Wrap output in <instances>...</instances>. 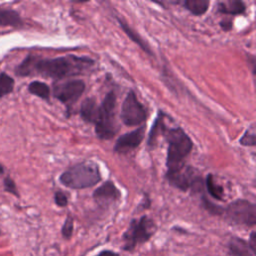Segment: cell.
<instances>
[{
	"instance_id": "6da1fadb",
	"label": "cell",
	"mask_w": 256,
	"mask_h": 256,
	"mask_svg": "<svg viewBox=\"0 0 256 256\" xmlns=\"http://www.w3.org/2000/svg\"><path fill=\"white\" fill-rule=\"evenodd\" d=\"M92 64L93 61L91 59L74 55L48 59H38L35 56L29 55L17 66L16 74L19 76L39 74L59 80L78 75Z\"/></svg>"
},
{
	"instance_id": "7a4b0ae2",
	"label": "cell",
	"mask_w": 256,
	"mask_h": 256,
	"mask_svg": "<svg viewBox=\"0 0 256 256\" xmlns=\"http://www.w3.org/2000/svg\"><path fill=\"white\" fill-rule=\"evenodd\" d=\"M162 134L165 136L168 142V151L166 159L167 173L179 171L184 167L183 160L190 153L193 147L192 140L179 127L167 129L165 126Z\"/></svg>"
},
{
	"instance_id": "3957f363",
	"label": "cell",
	"mask_w": 256,
	"mask_h": 256,
	"mask_svg": "<svg viewBox=\"0 0 256 256\" xmlns=\"http://www.w3.org/2000/svg\"><path fill=\"white\" fill-rule=\"evenodd\" d=\"M60 182L71 189H85L101 180L98 166L92 162H83L72 166L59 177Z\"/></svg>"
},
{
	"instance_id": "277c9868",
	"label": "cell",
	"mask_w": 256,
	"mask_h": 256,
	"mask_svg": "<svg viewBox=\"0 0 256 256\" xmlns=\"http://www.w3.org/2000/svg\"><path fill=\"white\" fill-rule=\"evenodd\" d=\"M116 95L114 91L106 94L101 105L98 106L93 124L95 125V133L98 138L108 140L117 133V125L115 120Z\"/></svg>"
},
{
	"instance_id": "5b68a950",
	"label": "cell",
	"mask_w": 256,
	"mask_h": 256,
	"mask_svg": "<svg viewBox=\"0 0 256 256\" xmlns=\"http://www.w3.org/2000/svg\"><path fill=\"white\" fill-rule=\"evenodd\" d=\"M156 225L148 216L133 219L122 235V249L128 252L134 251L138 244L147 242L155 233Z\"/></svg>"
},
{
	"instance_id": "8992f818",
	"label": "cell",
	"mask_w": 256,
	"mask_h": 256,
	"mask_svg": "<svg viewBox=\"0 0 256 256\" xmlns=\"http://www.w3.org/2000/svg\"><path fill=\"white\" fill-rule=\"evenodd\" d=\"M227 220L233 224L254 226L256 224V206L244 199H238L230 203L224 209Z\"/></svg>"
},
{
	"instance_id": "52a82bcc",
	"label": "cell",
	"mask_w": 256,
	"mask_h": 256,
	"mask_svg": "<svg viewBox=\"0 0 256 256\" xmlns=\"http://www.w3.org/2000/svg\"><path fill=\"white\" fill-rule=\"evenodd\" d=\"M120 117L122 122L129 127L139 125L146 119V111L132 90L128 92L123 101Z\"/></svg>"
},
{
	"instance_id": "ba28073f",
	"label": "cell",
	"mask_w": 256,
	"mask_h": 256,
	"mask_svg": "<svg viewBox=\"0 0 256 256\" xmlns=\"http://www.w3.org/2000/svg\"><path fill=\"white\" fill-rule=\"evenodd\" d=\"M84 90L85 83L82 80H68L64 83L55 85L53 95L60 102L65 104L68 109L80 98Z\"/></svg>"
},
{
	"instance_id": "9c48e42d",
	"label": "cell",
	"mask_w": 256,
	"mask_h": 256,
	"mask_svg": "<svg viewBox=\"0 0 256 256\" xmlns=\"http://www.w3.org/2000/svg\"><path fill=\"white\" fill-rule=\"evenodd\" d=\"M145 127L141 126L131 132L120 136L114 145V151L117 153H128L137 148L144 139Z\"/></svg>"
},
{
	"instance_id": "30bf717a",
	"label": "cell",
	"mask_w": 256,
	"mask_h": 256,
	"mask_svg": "<svg viewBox=\"0 0 256 256\" xmlns=\"http://www.w3.org/2000/svg\"><path fill=\"white\" fill-rule=\"evenodd\" d=\"M168 181L178 189L186 191L192 185H194L196 179L193 177L192 170L190 168H182L179 171L166 174Z\"/></svg>"
},
{
	"instance_id": "8fae6325",
	"label": "cell",
	"mask_w": 256,
	"mask_h": 256,
	"mask_svg": "<svg viewBox=\"0 0 256 256\" xmlns=\"http://www.w3.org/2000/svg\"><path fill=\"white\" fill-rule=\"evenodd\" d=\"M120 196L119 190L111 181H106L93 193V198L100 204H108L117 201L119 200Z\"/></svg>"
},
{
	"instance_id": "7c38bea8",
	"label": "cell",
	"mask_w": 256,
	"mask_h": 256,
	"mask_svg": "<svg viewBox=\"0 0 256 256\" xmlns=\"http://www.w3.org/2000/svg\"><path fill=\"white\" fill-rule=\"evenodd\" d=\"M228 249L232 256H254L248 242L239 237H232L230 239Z\"/></svg>"
},
{
	"instance_id": "4fadbf2b",
	"label": "cell",
	"mask_w": 256,
	"mask_h": 256,
	"mask_svg": "<svg viewBox=\"0 0 256 256\" xmlns=\"http://www.w3.org/2000/svg\"><path fill=\"white\" fill-rule=\"evenodd\" d=\"M22 24L23 21L17 11L9 8L0 7V26L20 27L22 26Z\"/></svg>"
},
{
	"instance_id": "5bb4252c",
	"label": "cell",
	"mask_w": 256,
	"mask_h": 256,
	"mask_svg": "<svg viewBox=\"0 0 256 256\" xmlns=\"http://www.w3.org/2000/svg\"><path fill=\"white\" fill-rule=\"evenodd\" d=\"M245 4L239 0L223 1L218 4V11L223 14L237 15L242 14L245 11Z\"/></svg>"
},
{
	"instance_id": "9a60e30c",
	"label": "cell",
	"mask_w": 256,
	"mask_h": 256,
	"mask_svg": "<svg viewBox=\"0 0 256 256\" xmlns=\"http://www.w3.org/2000/svg\"><path fill=\"white\" fill-rule=\"evenodd\" d=\"M98 105L94 98H87L82 102L81 108H80V115L83 120L89 123H93L96 112H97Z\"/></svg>"
},
{
	"instance_id": "2e32d148",
	"label": "cell",
	"mask_w": 256,
	"mask_h": 256,
	"mask_svg": "<svg viewBox=\"0 0 256 256\" xmlns=\"http://www.w3.org/2000/svg\"><path fill=\"white\" fill-rule=\"evenodd\" d=\"M183 6L192 14L200 16L208 10L209 1H207V0H186L183 2Z\"/></svg>"
},
{
	"instance_id": "e0dca14e",
	"label": "cell",
	"mask_w": 256,
	"mask_h": 256,
	"mask_svg": "<svg viewBox=\"0 0 256 256\" xmlns=\"http://www.w3.org/2000/svg\"><path fill=\"white\" fill-rule=\"evenodd\" d=\"M28 91L44 100H48L50 97V88L47 84L40 81H33L28 85Z\"/></svg>"
},
{
	"instance_id": "ac0fdd59",
	"label": "cell",
	"mask_w": 256,
	"mask_h": 256,
	"mask_svg": "<svg viewBox=\"0 0 256 256\" xmlns=\"http://www.w3.org/2000/svg\"><path fill=\"white\" fill-rule=\"evenodd\" d=\"M14 79L5 72L0 73V98L10 94L14 89Z\"/></svg>"
},
{
	"instance_id": "d6986e66",
	"label": "cell",
	"mask_w": 256,
	"mask_h": 256,
	"mask_svg": "<svg viewBox=\"0 0 256 256\" xmlns=\"http://www.w3.org/2000/svg\"><path fill=\"white\" fill-rule=\"evenodd\" d=\"M119 23L121 24V27L123 28V30L125 31V33H126L134 42H136L145 52H147L148 54H152L151 51H150V49H149V47H148V45L144 42L143 39H141V37H140L135 31H133L126 23H124V22H123L122 20H120V19H119Z\"/></svg>"
},
{
	"instance_id": "ffe728a7",
	"label": "cell",
	"mask_w": 256,
	"mask_h": 256,
	"mask_svg": "<svg viewBox=\"0 0 256 256\" xmlns=\"http://www.w3.org/2000/svg\"><path fill=\"white\" fill-rule=\"evenodd\" d=\"M206 187L208 193L217 200H223V188L214 182L213 176L209 174L206 178Z\"/></svg>"
},
{
	"instance_id": "44dd1931",
	"label": "cell",
	"mask_w": 256,
	"mask_h": 256,
	"mask_svg": "<svg viewBox=\"0 0 256 256\" xmlns=\"http://www.w3.org/2000/svg\"><path fill=\"white\" fill-rule=\"evenodd\" d=\"M164 127H165V125H164V123H163V119H162V117L160 116V117H158V118L156 119V121H155V123H154V125H153V128H152V130H151V132H150L149 141H148L149 145H153V144L155 143L156 137L158 136V134H160V133L163 132Z\"/></svg>"
},
{
	"instance_id": "7402d4cb",
	"label": "cell",
	"mask_w": 256,
	"mask_h": 256,
	"mask_svg": "<svg viewBox=\"0 0 256 256\" xmlns=\"http://www.w3.org/2000/svg\"><path fill=\"white\" fill-rule=\"evenodd\" d=\"M73 218L72 216L68 215L64 221V224L62 226V229H61V233H62V236L63 238L65 239H70L72 234H73Z\"/></svg>"
},
{
	"instance_id": "603a6c76",
	"label": "cell",
	"mask_w": 256,
	"mask_h": 256,
	"mask_svg": "<svg viewBox=\"0 0 256 256\" xmlns=\"http://www.w3.org/2000/svg\"><path fill=\"white\" fill-rule=\"evenodd\" d=\"M4 189L7 191V192H9V193H12V194H14L15 196H19V194H18V190H17V187H16V184H15V182H14V180L11 178V177H9V176H7L5 179H4Z\"/></svg>"
},
{
	"instance_id": "cb8c5ba5",
	"label": "cell",
	"mask_w": 256,
	"mask_h": 256,
	"mask_svg": "<svg viewBox=\"0 0 256 256\" xmlns=\"http://www.w3.org/2000/svg\"><path fill=\"white\" fill-rule=\"evenodd\" d=\"M240 143L245 146H254L256 143L255 134L253 132H250L249 130L246 131L243 137L240 139Z\"/></svg>"
},
{
	"instance_id": "d4e9b609",
	"label": "cell",
	"mask_w": 256,
	"mask_h": 256,
	"mask_svg": "<svg viewBox=\"0 0 256 256\" xmlns=\"http://www.w3.org/2000/svg\"><path fill=\"white\" fill-rule=\"evenodd\" d=\"M54 200L56 205H58L59 207H65L68 204V199L67 196L61 192V191H57L54 194Z\"/></svg>"
},
{
	"instance_id": "484cf974",
	"label": "cell",
	"mask_w": 256,
	"mask_h": 256,
	"mask_svg": "<svg viewBox=\"0 0 256 256\" xmlns=\"http://www.w3.org/2000/svg\"><path fill=\"white\" fill-rule=\"evenodd\" d=\"M248 245H249L251 251L253 252V254L255 255V253H256V234H255V231L251 232L250 237H249V241H248Z\"/></svg>"
},
{
	"instance_id": "4316f807",
	"label": "cell",
	"mask_w": 256,
	"mask_h": 256,
	"mask_svg": "<svg viewBox=\"0 0 256 256\" xmlns=\"http://www.w3.org/2000/svg\"><path fill=\"white\" fill-rule=\"evenodd\" d=\"M96 256H120V255L112 250H102Z\"/></svg>"
},
{
	"instance_id": "83f0119b",
	"label": "cell",
	"mask_w": 256,
	"mask_h": 256,
	"mask_svg": "<svg viewBox=\"0 0 256 256\" xmlns=\"http://www.w3.org/2000/svg\"><path fill=\"white\" fill-rule=\"evenodd\" d=\"M220 26H221V28H222L223 30L228 31V30H230V29H231V27H232V21H231V20H228V21H222V22L220 23Z\"/></svg>"
},
{
	"instance_id": "f1b7e54d",
	"label": "cell",
	"mask_w": 256,
	"mask_h": 256,
	"mask_svg": "<svg viewBox=\"0 0 256 256\" xmlns=\"http://www.w3.org/2000/svg\"><path fill=\"white\" fill-rule=\"evenodd\" d=\"M4 173V167L0 164V174H3Z\"/></svg>"
}]
</instances>
